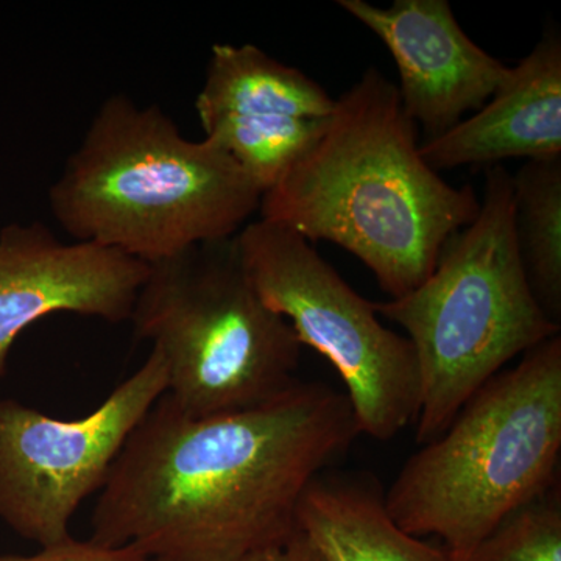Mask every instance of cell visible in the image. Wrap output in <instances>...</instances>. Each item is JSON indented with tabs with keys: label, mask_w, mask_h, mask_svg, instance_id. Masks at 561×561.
<instances>
[{
	"label": "cell",
	"mask_w": 561,
	"mask_h": 561,
	"mask_svg": "<svg viewBox=\"0 0 561 561\" xmlns=\"http://www.w3.org/2000/svg\"><path fill=\"white\" fill-rule=\"evenodd\" d=\"M360 435L345 393L298 381L247 411L191 419L165 393L114 460L91 540L151 561H242L300 534L302 494Z\"/></svg>",
	"instance_id": "1"
},
{
	"label": "cell",
	"mask_w": 561,
	"mask_h": 561,
	"mask_svg": "<svg viewBox=\"0 0 561 561\" xmlns=\"http://www.w3.org/2000/svg\"><path fill=\"white\" fill-rule=\"evenodd\" d=\"M420 153L397 84L376 68L335 99L319 135L262 194L261 219L350 251L391 300L426 280L445 243L478 217Z\"/></svg>",
	"instance_id": "2"
},
{
	"label": "cell",
	"mask_w": 561,
	"mask_h": 561,
	"mask_svg": "<svg viewBox=\"0 0 561 561\" xmlns=\"http://www.w3.org/2000/svg\"><path fill=\"white\" fill-rule=\"evenodd\" d=\"M262 191L208 139L181 135L158 105L113 94L51 184L50 213L76 242L154 264L234 238Z\"/></svg>",
	"instance_id": "3"
},
{
	"label": "cell",
	"mask_w": 561,
	"mask_h": 561,
	"mask_svg": "<svg viewBox=\"0 0 561 561\" xmlns=\"http://www.w3.org/2000/svg\"><path fill=\"white\" fill-rule=\"evenodd\" d=\"M561 451V337L523 354L421 446L383 494L413 537L434 535L465 559L524 505L551 493Z\"/></svg>",
	"instance_id": "4"
},
{
	"label": "cell",
	"mask_w": 561,
	"mask_h": 561,
	"mask_svg": "<svg viewBox=\"0 0 561 561\" xmlns=\"http://www.w3.org/2000/svg\"><path fill=\"white\" fill-rule=\"evenodd\" d=\"M376 312L405 331L420 371L416 443L448 430L481 387L519 354L560 334L535 298L513 231V175L485 171L478 217L445 243L423 284Z\"/></svg>",
	"instance_id": "5"
},
{
	"label": "cell",
	"mask_w": 561,
	"mask_h": 561,
	"mask_svg": "<svg viewBox=\"0 0 561 561\" xmlns=\"http://www.w3.org/2000/svg\"><path fill=\"white\" fill-rule=\"evenodd\" d=\"M130 320L168 362V394L191 419L241 412L298 382L302 345L251 286L236 236L149 265Z\"/></svg>",
	"instance_id": "6"
},
{
	"label": "cell",
	"mask_w": 561,
	"mask_h": 561,
	"mask_svg": "<svg viewBox=\"0 0 561 561\" xmlns=\"http://www.w3.org/2000/svg\"><path fill=\"white\" fill-rule=\"evenodd\" d=\"M239 257L264 305L289 321L302 346L330 360L345 383L360 434L390 440L415 423L420 371L405 335L383 327L311 242L257 219L236 234Z\"/></svg>",
	"instance_id": "7"
},
{
	"label": "cell",
	"mask_w": 561,
	"mask_h": 561,
	"mask_svg": "<svg viewBox=\"0 0 561 561\" xmlns=\"http://www.w3.org/2000/svg\"><path fill=\"white\" fill-rule=\"evenodd\" d=\"M168 387V362L151 348L83 419H54L20 401H0V519L41 548L68 540L73 515L102 490L125 442Z\"/></svg>",
	"instance_id": "8"
},
{
	"label": "cell",
	"mask_w": 561,
	"mask_h": 561,
	"mask_svg": "<svg viewBox=\"0 0 561 561\" xmlns=\"http://www.w3.org/2000/svg\"><path fill=\"white\" fill-rule=\"evenodd\" d=\"M149 264L122 251L65 242L39 221L0 231V376L22 332L51 313L130 320Z\"/></svg>",
	"instance_id": "9"
},
{
	"label": "cell",
	"mask_w": 561,
	"mask_h": 561,
	"mask_svg": "<svg viewBox=\"0 0 561 561\" xmlns=\"http://www.w3.org/2000/svg\"><path fill=\"white\" fill-rule=\"evenodd\" d=\"M337 5L375 33L400 73L401 105L427 139H435L479 111L511 73L460 27L448 0H394L390 7L365 0Z\"/></svg>",
	"instance_id": "10"
},
{
	"label": "cell",
	"mask_w": 561,
	"mask_h": 561,
	"mask_svg": "<svg viewBox=\"0 0 561 561\" xmlns=\"http://www.w3.org/2000/svg\"><path fill=\"white\" fill-rule=\"evenodd\" d=\"M432 171L561 157V33L548 28L470 119L420 144Z\"/></svg>",
	"instance_id": "11"
},
{
	"label": "cell",
	"mask_w": 561,
	"mask_h": 561,
	"mask_svg": "<svg viewBox=\"0 0 561 561\" xmlns=\"http://www.w3.org/2000/svg\"><path fill=\"white\" fill-rule=\"evenodd\" d=\"M298 527L324 561H453L448 551L405 534L368 481L320 474L302 494Z\"/></svg>",
	"instance_id": "12"
},
{
	"label": "cell",
	"mask_w": 561,
	"mask_h": 561,
	"mask_svg": "<svg viewBox=\"0 0 561 561\" xmlns=\"http://www.w3.org/2000/svg\"><path fill=\"white\" fill-rule=\"evenodd\" d=\"M334 106L335 99L320 83L253 44H214L205 83L195 99L198 117L323 119Z\"/></svg>",
	"instance_id": "13"
},
{
	"label": "cell",
	"mask_w": 561,
	"mask_h": 561,
	"mask_svg": "<svg viewBox=\"0 0 561 561\" xmlns=\"http://www.w3.org/2000/svg\"><path fill=\"white\" fill-rule=\"evenodd\" d=\"M513 231L531 291L561 317V157L527 161L513 176Z\"/></svg>",
	"instance_id": "14"
},
{
	"label": "cell",
	"mask_w": 561,
	"mask_h": 561,
	"mask_svg": "<svg viewBox=\"0 0 561 561\" xmlns=\"http://www.w3.org/2000/svg\"><path fill=\"white\" fill-rule=\"evenodd\" d=\"M324 119L249 117L213 114L198 117L205 139L224 150L260 186L271 190L319 135Z\"/></svg>",
	"instance_id": "15"
},
{
	"label": "cell",
	"mask_w": 561,
	"mask_h": 561,
	"mask_svg": "<svg viewBox=\"0 0 561 561\" xmlns=\"http://www.w3.org/2000/svg\"><path fill=\"white\" fill-rule=\"evenodd\" d=\"M551 494L512 513L459 561H561V508Z\"/></svg>",
	"instance_id": "16"
},
{
	"label": "cell",
	"mask_w": 561,
	"mask_h": 561,
	"mask_svg": "<svg viewBox=\"0 0 561 561\" xmlns=\"http://www.w3.org/2000/svg\"><path fill=\"white\" fill-rule=\"evenodd\" d=\"M0 561H151L131 546L101 545L92 540L79 541L69 537L57 545L41 548L33 556H0Z\"/></svg>",
	"instance_id": "17"
},
{
	"label": "cell",
	"mask_w": 561,
	"mask_h": 561,
	"mask_svg": "<svg viewBox=\"0 0 561 561\" xmlns=\"http://www.w3.org/2000/svg\"><path fill=\"white\" fill-rule=\"evenodd\" d=\"M242 561H324V559L311 540L300 531L287 545L253 553Z\"/></svg>",
	"instance_id": "18"
}]
</instances>
